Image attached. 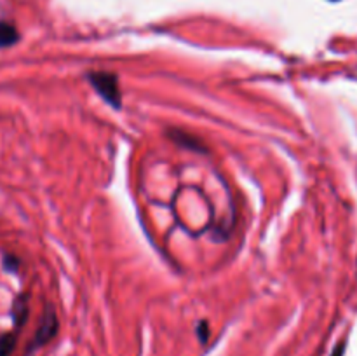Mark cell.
I'll list each match as a JSON object with an SVG mask.
<instances>
[{"label":"cell","mask_w":357,"mask_h":356,"mask_svg":"<svg viewBox=\"0 0 357 356\" xmlns=\"http://www.w3.org/2000/svg\"><path fill=\"white\" fill-rule=\"evenodd\" d=\"M14 348H16V334L9 332L0 335V356H10Z\"/></svg>","instance_id":"6"},{"label":"cell","mask_w":357,"mask_h":356,"mask_svg":"<svg viewBox=\"0 0 357 356\" xmlns=\"http://www.w3.org/2000/svg\"><path fill=\"white\" fill-rule=\"evenodd\" d=\"M20 40V31L13 23L0 21V49H6L14 45Z\"/></svg>","instance_id":"3"},{"label":"cell","mask_w":357,"mask_h":356,"mask_svg":"<svg viewBox=\"0 0 357 356\" xmlns=\"http://www.w3.org/2000/svg\"><path fill=\"white\" fill-rule=\"evenodd\" d=\"M89 84L98 91L101 98L114 108L121 107V87H119V79L112 72H91L87 75Z\"/></svg>","instance_id":"1"},{"label":"cell","mask_w":357,"mask_h":356,"mask_svg":"<svg viewBox=\"0 0 357 356\" xmlns=\"http://www.w3.org/2000/svg\"><path fill=\"white\" fill-rule=\"evenodd\" d=\"M13 316H14V323H16V327H20L21 323H24V321H26L28 304H26V299H24V297H21V299H17L16 302H14Z\"/></svg>","instance_id":"5"},{"label":"cell","mask_w":357,"mask_h":356,"mask_svg":"<svg viewBox=\"0 0 357 356\" xmlns=\"http://www.w3.org/2000/svg\"><path fill=\"white\" fill-rule=\"evenodd\" d=\"M17 265H20V262H17V258H14L13 255H6V257H3V267H6L7 271L16 272Z\"/></svg>","instance_id":"7"},{"label":"cell","mask_w":357,"mask_h":356,"mask_svg":"<svg viewBox=\"0 0 357 356\" xmlns=\"http://www.w3.org/2000/svg\"><path fill=\"white\" fill-rule=\"evenodd\" d=\"M208 335H209V327L208 323L202 321V323L199 325V337H201L202 342H208Z\"/></svg>","instance_id":"8"},{"label":"cell","mask_w":357,"mask_h":356,"mask_svg":"<svg viewBox=\"0 0 357 356\" xmlns=\"http://www.w3.org/2000/svg\"><path fill=\"white\" fill-rule=\"evenodd\" d=\"M169 136L176 143H180V145H183V147H188V149H192V150H202V149H204V147H202V143L199 142V140H195L194 136H190V135H185V133L178 131V129H173V131H169Z\"/></svg>","instance_id":"4"},{"label":"cell","mask_w":357,"mask_h":356,"mask_svg":"<svg viewBox=\"0 0 357 356\" xmlns=\"http://www.w3.org/2000/svg\"><path fill=\"white\" fill-rule=\"evenodd\" d=\"M56 332H58V318H56L54 309L51 306H47L45 307L44 318H42L40 327L37 330V335H35L33 346H42L45 342H49L54 337Z\"/></svg>","instance_id":"2"},{"label":"cell","mask_w":357,"mask_h":356,"mask_svg":"<svg viewBox=\"0 0 357 356\" xmlns=\"http://www.w3.org/2000/svg\"><path fill=\"white\" fill-rule=\"evenodd\" d=\"M344 351H345V342H340V344L335 348L333 355H331V356H344Z\"/></svg>","instance_id":"9"}]
</instances>
